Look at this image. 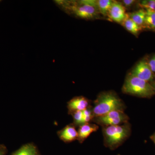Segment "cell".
<instances>
[{
    "label": "cell",
    "instance_id": "cell-1",
    "mask_svg": "<svg viewBox=\"0 0 155 155\" xmlns=\"http://www.w3.org/2000/svg\"><path fill=\"white\" fill-rule=\"evenodd\" d=\"M54 2L62 11L80 19H94L100 14L96 0H55Z\"/></svg>",
    "mask_w": 155,
    "mask_h": 155
},
{
    "label": "cell",
    "instance_id": "cell-2",
    "mask_svg": "<svg viewBox=\"0 0 155 155\" xmlns=\"http://www.w3.org/2000/svg\"><path fill=\"white\" fill-rule=\"evenodd\" d=\"M124 103L114 91L101 93L94 101L92 108L94 118L103 116L113 111H124Z\"/></svg>",
    "mask_w": 155,
    "mask_h": 155
},
{
    "label": "cell",
    "instance_id": "cell-3",
    "mask_svg": "<svg viewBox=\"0 0 155 155\" xmlns=\"http://www.w3.org/2000/svg\"><path fill=\"white\" fill-rule=\"evenodd\" d=\"M104 145L111 150L120 147L130 136L131 125L129 122L122 125L103 127Z\"/></svg>",
    "mask_w": 155,
    "mask_h": 155
},
{
    "label": "cell",
    "instance_id": "cell-4",
    "mask_svg": "<svg viewBox=\"0 0 155 155\" xmlns=\"http://www.w3.org/2000/svg\"><path fill=\"white\" fill-rule=\"evenodd\" d=\"M122 92L140 97L150 98L155 95L149 82L129 74L125 78L122 87Z\"/></svg>",
    "mask_w": 155,
    "mask_h": 155
},
{
    "label": "cell",
    "instance_id": "cell-5",
    "mask_svg": "<svg viewBox=\"0 0 155 155\" xmlns=\"http://www.w3.org/2000/svg\"><path fill=\"white\" fill-rule=\"evenodd\" d=\"M129 118L123 111L116 110L105 115L94 117L92 122L102 127L122 125L128 122Z\"/></svg>",
    "mask_w": 155,
    "mask_h": 155
},
{
    "label": "cell",
    "instance_id": "cell-6",
    "mask_svg": "<svg viewBox=\"0 0 155 155\" xmlns=\"http://www.w3.org/2000/svg\"><path fill=\"white\" fill-rule=\"evenodd\" d=\"M130 74L150 83L155 77L145 60H141L137 63L131 70Z\"/></svg>",
    "mask_w": 155,
    "mask_h": 155
},
{
    "label": "cell",
    "instance_id": "cell-7",
    "mask_svg": "<svg viewBox=\"0 0 155 155\" xmlns=\"http://www.w3.org/2000/svg\"><path fill=\"white\" fill-rule=\"evenodd\" d=\"M127 14L125 8L122 3L114 1L107 17L114 22L121 24L126 18Z\"/></svg>",
    "mask_w": 155,
    "mask_h": 155
},
{
    "label": "cell",
    "instance_id": "cell-8",
    "mask_svg": "<svg viewBox=\"0 0 155 155\" xmlns=\"http://www.w3.org/2000/svg\"><path fill=\"white\" fill-rule=\"evenodd\" d=\"M90 103L88 99L82 96L74 97L67 102L68 114L71 115L76 111L84 110L90 107Z\"/></svg>",
    "mask_w": 155,
    "mask_h": 155
},
{
    "label": "cell",
    "instance_id": "cell-9",
    "mask_svg": "<svg viewBox=\"0 0 155 155\" xmlns=\"http://www.w3.org/2000/svg\"><path fill=\"white\" fill-rule=\"evenodd\" d=\"M58 137L62 141L69 143L77 140L78 133L76 127L73 123L66 125L64 128L58 131Z\"/></svg>",
    "mask_w": 155,
    "mask_h": 155
},
{
    "label": "cell",
    "instance_id": "cell-10",
    "mask_svg": "<svg viewBox=\"0 0 155 155\" xmlns=\"http://www.w3.org/2000/svg\"><path fill=\"white\" fill-rule=\"evenodd\" d=\"M98 129V125L91 123H86L81 125L78 130L77 140L80 143H82L92 133L96 132Z\"/></svg>",
    "mask_w": 155,
    "mask_h": 155
},
{
    "label": "cell",
    "instance_id": "cell-11",
    "mask_svg": "<svg viewBox=\"0 0 155 155\" xmlns=\"http://www.w3.org/2000/svg\"><path fill=\"white\" fill-rule=\"evenodd\" d=\"M11 155H41L37 147L32 143H26L12 153Z\"/></svg>",
    "mask_w": 155,
    "mask_h": 155
},
{
    "label": "cell",
    "instance_id": "cell-12",
    "mask_svg": "<svg viewBox=\"0 0 155 155\" xmlns=\"http://www.w3.org/2000/svg\"><path fill=\"white\" fill-rule=\"evenodd\" d=\"M121 25L130 33L132 34L135 36H137L140 31L143 29L140 26L137 25L132 20L127 14V16L123 22L121 23Z\"/></svg>",
    "mask_w": 155,
    "mask_h": 155
},
{
    "label": "cell",
    "instance_id": "cell-13",
    "mask_svg": "<svg viewBox=\"0 0 155 155\" xmlns=\"http://www.w3.org/2000/svg\"><path fill=\"white\" fill-rule=\"evenodd\" d=\"M130 19L139 26L143 28L146 12L144 9H141L132 13L127 14Z\"/></svg>",
    "mask_w": 155,
    "mask_h": 155
},
{
    "label": "cell",
    "instance_id": "cell-14",
    "mask_svg": "<svg viewBox=\"0 0 155 155\" xmlns=\"http://www.w3.org/2000/svg\"><path fill=\"white\" fill-rule=\"evenodd\" d=\"M114 1L112 0H98L97 5L100 14L104 17L108 16L111 6Z\"/></svg>",
    "mask_w": 155,
    "mask_h": 155
},
{
    "label": "cell",
    "instance_id": "cell-15",
    "mask_svg": "<svg viewBox=\"0 0 155 155\" xmlns=\"http://www.w3.org/2000/svg\"><path fill=\"white\" fill-rule=\"evenodd\" d=\"M146 15L143 28H147L155 31V12L146 10Z\"/></svg>",
    "mask_w": 155,
    "mask_h": 155
},
{
    "label": "cell",
    "instance_id": "cell-16",
    "mask_svg": "<svg viewBox=\"0 0 155 155\" xmlns=\"http://www.w3.org/2000/svg\"><path fill=\"white\" fill-rule=\"evenodd\" d=\"M73 119V125L75 127H79L83 125V113L82 111H78L71 114Z\"/></svg>",
    "mask_w": 155,
    "mask_h": 155
},
{
    "label": "cell",
    "instance_id": "cell-17",
    "mask_svg": "<svg viewBox=\"0 0 155 155\" xmlns=\"http://www.w3.org/2000/svg\"><path fill=\"white\" fill-rule=\"evenodd\" d=\"M139 5L142 9L155 12V0H145L141 1Z\"/></svg>",
    "mask_w": 155,
    "mask_h": 155
},
{
    "label": "cell",
    "instance_id": "cell-18",
    "mask_svg": "<svg viewBox=\"0 0 155 155\" xmlns=\"http://www.w3.org/2000/svg\"><path fill=\"white\" fill-rule=\"evenodd\" d=\"M83 113V120L84 124L91 123L94 118L92 108L91 106L89 107L86 110L82 111Z\"/></svg>",
    "mask_w": 155,
    "mask_h": 155
},
{
    "label": "cell",
    "instance_id": "cell-19",
    "mask_svg": "<svg viewBox=\"0 0 155 155\" xmlns=\"http://www.w3.org/2000/svg\"><path fill=\"white\" fill-rule=\"evenodd\" d=\"M147 62L152 72L155 73V54L153 55Z\"/></svg>",
    "mask_w": 155,
    "mask_h": 155
},
{
    "label": "cell",
    "instance_id": "cell-20",
    "mask_svg": "<svg viewBox=\"0 0 155 155\" xmlns=\"http://www.w3.org/2000/svg\"><path fill=\"white\" fill-rule=\"evenodd\" d=\"M135 2V1L134 0H123L122 1V4L126 8H130Z\"/></svg>",
    "mask_w": 155,
    "mask_h": 155
},
{
    "label": "cell",
    "instance_id": "cell-21",
    "mask_svg": "<svg viewBox=\"0 0 155 155\" xmlns=\"http://www.w3.org/2000/svg\"><path fill=\"white\" fill-rule=\"evenodd\" d=\"M8 152L7 147L4 144H0V155H6Z\"/></svg>",
    "mask_w": 155,
    "mask_h": 155
},
{
    "label": "cell",
    "instance_id": "cell-22",
    "mask_svg": "<svg viewBox=\"0 0 155 155\" xmlns=\"http://www.w3.org/2000/svg\"><path fill=\"white\" fill-rule=\"evenodd\" d=\"M150 83L151 84L152 86L153 87V88L154 91L155 93V75L153 80Z\"/></svg>",
    "mask_w": 155,
    "mask_h": 155
},
{
    "label": "cell",
    "instance_id": "cell-23",
    "mask_svg": "<svg viewBox=\"0 0 155 155\" xmlns=\"http://www.w3.org/2000/svg\"><path fill=\"white\" fill-rule=\"evenodd\" d=\"M150 138L151 140L155 144V132L151 136Z\"/></svg>",
    "mask_w": 155,
    "mask_h": 155
},
{
    "label": "cell",
    "instance_id": "cell-24",
    "mask_svg": "<svg viewBox=\"0 0 155 155\" xmlns=\"http://www.w3.org/2000/svg\"><path fill=\"white\" fill-rule=\"evenodd\" d=\"M0 2H1V1H0Z\"/></svg>",
    "mask_w": 155,
    "mask_h": 155
}]
</instances>
